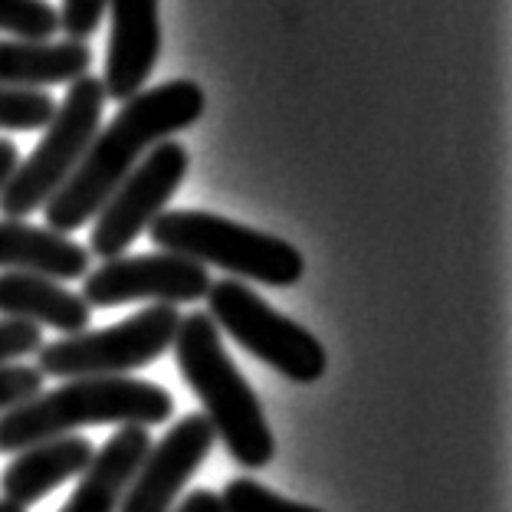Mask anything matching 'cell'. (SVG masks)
Returning a JSON list of instances; mask_svg holds the SVG:
<instances>
[{"mask_svg": "<svg viewBox=\"0 0 512 512\" xmlns=\"http://www.w3.org/2000/svg\"><path fill=\"white\" fill-rule=\"evenodd\" d=\"M204 106V89L191 79H171L128 99L115 119L96 132L63 188L43 204L46 227L69 237L89 224L109 194L128 178V171L158 142L191 128L204 115Z\"/></svg>", "mask_w": 512, "mask_h": 512, "instance_id": "1", "label": "cell"}, {"mask_svg": "<svg viewBox=\"0 0 512 512\" xmlns=\"http://www.w3.org/2000/svg\"><path fill=\"white\" fill-rule=\"evenodd\" d=\"M174 398L161 384L142 378H73L63 388L0 414V453H20L53 437H69L79 427L119 424L158 427L171 421Z\"/></svg>", "mask_w": 512, "mask_h": 512, "instance_id": "2", "label": "cell"}, {"mask_svg": "<svg viewBox=\"0 0 512 512\" xmlns=\"http://www.w3.org/2000/svg\"><path fill=\"white\" fill-rule=\"evenodd\" d=\"M171 348L181 375L204 404V417L214 427V437L224 440L240 467H266L276 457L273 430L263 417L260 398L240 375V368L230 362L214 319L207 312L184 316Z\"/></svg>", "mask_w": 512, "mask_h": 512, "instance_id": "3", "label": "cell"}, {"mask_svg": "<svg viewBox=\"0 0 512 512\" xmlns=\"http://www.w3.org/2000/svg\"><path fill=\"white\" fill-rule=\"evenodd\" d=\"M148 234L165 253L188 256L201 266H217L234 273V279H253L263 286H293L306 270L293 243L207 211H161Z\"/></svg>", "mask_w": 512, "mask_h": 512, "instance_id": "4", "label": "cell"}, {"mask_svg": "<svg viewBox=\"0 0 512 512\" xmlns=\"http://www.w3.org/2000/svg\"><path fill=\"white\" fill-rule=\"evenodd\" d=\"M102 106H106V89L99 76L86 73L69 83L66 99L56 106L40 145L27 161H20L0 191V214L7 220H23L63 188L99 132Z\"/></svg>", "mask_w": 512, "mask_h": 512, "instance_id": "5", "label": "cell"}, {"mask_svg": "<svg viewBox=\"0 0 512 512\" xmlns=\"http://www.w3.org/2000/svg\"><path fill=\"white\" fill-rule=\"evenodd\" d=\"M207 316L224 329L243 352L260 358L283 378L296 384H312L325 375V348L309 329H302L270 302L260 299L240 279H220L207 289Z\"/></svg>", "mask_w": 512, "mask_h": 512, "instance_id": "6", "label": "cell"}, {"mask_svg": "<svg viewBox=\"0 0 512 512\" xmlns=\"http://www.w3.org/2000/svg\"><path fill=\"white\" fill-rule=\"evenodd\" d=\"M178 306H148L109 329L76 332L53 345H40L37 368L50 378H109L158 362L178 335Z\"/></svg>", "mask_w": 512, "mask_h": 512, "instance_id": "7", "label": "cell"}, {"mask_svg": "<svg viewBox=\"0 0 512 512\" xmlns=\"http://www.w3.org/2000/svg\"><path fill=\"white\" fill-rule=\"evenodd\" d=\"M188 168V148L181 142H171V138L158 142L128 171V178L109 194V201L99 207L86 250L102 256V260L125 256V250L151 227V220L165 211V204L181 188Z\"/></svg>", "mask_w": 512, "mask_h": 512, "instance_id": "8", "label": "cell"}, {"mask_svg": "<svg viewBox=\"0 0 512 512\" xmlns=\"http://www.w3.org/2000/svg\"><path fill=\"white\" fill-rule=\"evenodd\" d=\"M83 279V299L89 309H112L138 299H151L158 306H184V302L204 299L214 283L207 276V266L165 250L102 260L99 270L86 273Z\"/></svg>", "mask_w": 512, "mask_h": 512, "instance_id": "9", "label": "cell"}, {"mask_svg": "<svg viewBox=\"0 0 512 512\" xmlns=\"http://www.w3.org/2000/svg\"><path fill=\"white\" fill-rule=\"evenodd\" d=\"M214 427L204 414H188L145 453L122 496L119 512H171L181 490L211 457Z\"/></svg>", "mask_w": 512, "mask_h": 512, "instance_id": "10", "label": "cell"}, {"mask_svg": "<svg viewBox=\"0 0 512 512\" xmlns=\"http://www.w3.org/2000/svg\"><path fill=\"white\" fill-rule=\"evenodd\" d=\"M112 33L102 89L106 99L128 102L142 92L161 53L158 0H109Z\"/></svg>", "mask_w": 512, "mask_h": 512, "instance_id": "11", "label": "cell"}, {"mask_svg": "<svg viewBox=\"0 0 512 512\" xmlns=\"http://www.w3.org/2000/svg\"><path fill=\"white\" fill-rule=\"evenodd\" d=\"M92 444L86 437H53L43 444H33L20 450V457L10 460V467L0 476V490H4L7 503H17L27 509L40 503L46 493L63 486L73 476H83V470L92 463Z\"/></svg>", "mask_w": 512, "mask_h": 512, "instance_id": "12", "label": "cell"}, {"mask_svg": "<svg viewBox=\"0 0 512 512\" xmlns=\"http://www.w3.org/2000/svg\"><path fill=\"white\" fill-rule=\"evenodd\" d=\"M151 450L148 427H122L109 444L92 453V463L79 476L76 493L66 499L60 512H119L122 496L132 483L138 463Z\"/></svg>", "mask_w": 512, "mask_h": 512, "instance_id": "13", "label": "cell"}, {"mask_svg": "<svg viewBox=\"0 0 512 512\" xmlns=\"http://www.w3.org/2000/svg\"><path fill=\"white\" fill-rule=\"evenodd\" d=\"M89 250L83 243L56 234L50 227H33L23 220H0V270L37 273L46 279H83L89 273Z\"/></svg>", "mask_w": 512, "mask_h": 512, "instance_id": "14", "label": "cell"}, {"mask_svg": "<svg viewBox=\"0 0 512 512\" xmlns=\"http://www.w3.org/2000/svg\"><path fill=\"white\" fill-rule=\"evenodd\" d=\"M0 319H20L43 329L76 335L86 332L92 309L83 296L69 293L56 279L37 273H0Z\"/></svg>", "mask_w": 512, "mask_h": 512, "instance_id": "15", "label": "cell"}, {"mask_svg": "<svg viewBox=\"0 0 512 512\" xmlns=\"http://www.w3.org/2000/svg\"><path fill=\"white\" fill-rule=\"evenodd\" d=\"M92 66V50L79 40H0V86L50 89L76 83Z\"/></svg>", "mask_w": 512, "mask_h": 512, "instance_id": "16", "label": "cell"}, {"mask_svg": "<svg viewBox=\"0 0 512 512\" xmlns=\"http://www.w3.org/2000/svg\"><path fill=\"white\" fill-rule=\"evenodd\" d=\"M56 112V102L46 89H10L0 86V128L4 132H33L46 128Z\"/></svg>", "mask_w": 512, "mask_h": 512, "instance_id": "17", "label": "cell"}, {"mask_svg": "<svg viewBox=\"0 0 512 512\" xmlns=\"http://www.w3.org/2000/svg\"><path fill=\"white\" fill-rule=\"evenodd\" d=\"M60 14L50 0H0V33L17 40H53Z\"/></svg>", "mask_w": 512, "mask_h": 512, "instance_id": "18", "label": "cell"}, {"mask_svg": "<svg viewBox=\"0 0 512 512\" xmlns=\"http://www.w3.org/2000/svg\"><path fill=\"white\" fill-rule=\"evenodd\" d=\"M220 506H224V512H322L316 506L293 503V499L266 490L263 483L250 480V476L230 480L220 493Z\"/></svg>", "mask_w": 512, "mask_h": 512, "instance_id": "19", "label": "cell"}, {"mask_svg": "<svg viewBox=\"0 0 512 512\" xmlns=\"http://www.w3.org/2000/svg\"><path fill=\"white\" fill-rule=\"evenodd\" d=\"M43 381L46 375L37 365H0V414L14 411V407L43 394Z\"/></svg>", "mask_w": 512, "mask_h": 512, "instance_id": "20", "label": "cell"}, {"mask_svg": "<svg viewBox=\"0 0 512 512\" xmlns=\"http://www.w3.org/2000/svg\"><path fill=\"white\" fill-rule=\"evenodd\" d=\"M40 345H43V329H37V325L20 319H0V365L37 355Z\"/></svg>", "mask_w": 512, "mask_h": 512, "instance_id": "21", "label": "cell"}, {"mask_svg": "<svg viewBox=\"0 0 512 512\" xmlns=\"http://www.w3.org/2000/svg\"><path fill=\"white\" fill-rule=\"evenodd\" d=\"M109 0H63V7L56 10L60 14V30L69 40L83 43L86 37L99 30L102 10H106Z\"/></svg>", "mask_w": 512, "mask_h": 512, "instance_id": "22", "label": "cell"}, {"mask_svg": "<svg viewBox=\"0 0 512 512\" xmlns=\"http://www.w3.org/2000/svg\"><path fill=\"white\" fill-rule=\"evenodd\" d=\"M171 512H224L220 506V496L211 490H194L181 499V506H174Z\"/></svg>", "mask_w": 512, "mask_h": 512, "instance_id": "23", "label": "cell"}, {"mask_svg": "<svg viewBox=\"0 0 512 512\" xmlns=\"http://www.w3.org/2000/svg\"><path fill=\"white\" fill-rule=\"evenodd\" d=\"M17 165H20V148L10 138H0V191H4V184L17 171Z\"/></svg>", "mask_w": 512, "mask_h": 512, "instance_id": "24", "label": "cell"}, {"mask_svg": "<svg viewBox=\"0 0 512 512\" xmlns=\"http://www.w3.org/2000/svg\"><path fill=\"white\" fill-rule=\"evenodd\" d=\"M0 512H23L17 503H7V499H0Z\"/></svg>", "mask_w": 512, "mask_h": 512, "instance_id": "25", "label": "cell"}]
</instances>
